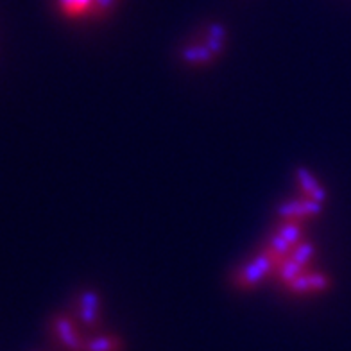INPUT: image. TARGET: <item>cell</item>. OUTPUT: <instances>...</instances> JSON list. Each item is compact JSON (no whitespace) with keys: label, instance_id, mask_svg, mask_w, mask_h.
Listing matches in <instances>:
<instances>
[{"label":"cell","instance_id":"obj_11","mask_svg":"<svg viewBox=\"0 0 351 351\" xmlns=\"http://www.w3.org/2000/svg\"><path fill=\"white\" fill-rule=\"evenodd\" d=\"M292 250H294V247H292L280 233H276V231L269 237V241L263 245V251L269 254H273L274 258L280 260V262H282L283 258H287V256L292 253Z\"/></svg>","mask_w":351,"mask_h":351},{"label":"cell","instance_id":"obj_10","mask_svg":"<svg viewBox=\"0 0 351 351\" xmlns=\"http://www.w3.org/2000/svg\"><path fill=\"white\" fill-rule=\"evenodd\" d=\"M226 27L221 25V23H212L208 27V33H206V42L204 45L208 47L210 51L215 54L217 58L222 51H224V47H226Z\"/></svg>","mask_w":351,"mask_h":351},{"label":"cell","instance_id":"obj_1","mask_svg":"<svg viewBox=\"0 0 351 351\" xmlns=\"http://www.w3.org/2000/svg\"><path fill=\"white\" fill-rule=\"evenodd\" d=\"M278 265H280V260L262 250L245 265L237 269L233 278H231V283L239 291H250L254 285H258L263 278L269 276L271 273H276Z\"/></svg>","mask_w":351,"mask_h":351},{"label":"cell","instance_id":"obj_9","mask_svg":"<svg viewBox=\"0 0 351 351\" xmlns=\"http://www.w3.org/2000/svg\"><path fill=\"white\" fill-rule=\"evenodd\" d=\"M276 233H280L292 247H296L300 242L305 241V222L283 221L280 222Z\"/></svg>","mask_w":351,"mask_h":351},{"label":"cell","instance_id":"obj_13","mask_svg":"<svg viewBox=\"0 0 351 351\" xmlns=\"http://www.w3.org/2000/svg\"><path fill=\"white\" fill-rule=\"evenodd\" d=\"M292 260H296V262L303 263V265H308L310 260L315 256V245L312 242H300V244L292 250V253L289 254Z\"/></svg>","mask_w":351,"mask_h":351},{"label":"cell","instance_id":"obj_15","mask_svg":"<svg viewBox=\"0 0 351 351\" xmlns=\"http://www.w3.org/2000/svg\"><path fill=\"white\" fill-rule=\"evenodd\" d=\"M117 0H95V4H93V10L97 14H104L106 11H110L113 8Z\"/></svg>","mask_w":351,"mask_h":351},{"label":"cell","instance_id":"obj_8","mask_svg":"<svg viewBox=\"0 0 351 351\" xmlns=\"http://www.w3.org/2000/svg\"><path fill=\"white\" fill-rule=\"evenodd\" d=\"M305 271L306 265L296 262V260H292L291 256H287V258H283L282 262H280V265L276 267V276L278 280L287 287L289 283L294 282L298 276H301V274L305 273Z\"/></svg>","mask_w":351,"mask_h":351},{"label":"cell","instance_id":"obj_6","mask_svg":"<svg viewBox=\"0 0 351 351\" xmlns=\"http://www.w3.org/2000/svg\"><path fill=\"white\" fill-rule=\"evenodd\" d=\"M81 321L86 326L97 324L101 321V298L97 292L86 291L81 296V314H79Z\"/></svg>","mask_w":351,"mask_h":351},{"label":"cell","instance_id":"obj_2","mask_svg":"<svg viewBox=\"0 0 351 351\" xmlns=\"http://www.w3.org/2000/svg\"><path fill=\"white\" fill-rule=\"evenodd\" d=\"M323 206L324 204L317 203V201H312V199H306V197L294 199V201L283 203L282 206L278 208L276 215L278 219H280V222L283 221L305 222L323 212Z\"/></svg>","mask_w":351,"mask_h":351},{"label":"cell","instance_id":"obj_3","mask_svg":"<svg viewBox=\"0 0 351 351\" xmlns=\"http://www.w3.org/2000/svg\"><path fill=\"white\" fill-rule=\"evenodd\" d=\"M287 289L294 294H310V292H326L332 289V278L323 273H305L298 276Z\"/></svg>","mask_w":351,"mask_h":351},{"label":"cell","instance_id":"obj_7","mask_svg":"<svg viewBox=\"0 0 351 351\" xmlns=\"http://www.w3.org/2000/svg\"><path fill=\"white\" fill-rule=\"evenodd\" d=\"M181 60L189 63V65H208V63L215 61V54L204 43L203 45L194 43V45L185 47L181 51Z\"/></svg>","mask_w":351,"mask_h":351},{"label":"cell","instance_id":"obj_12","mask_svg":"<svg viewBox=\"0 0 351 351\" xmlns=\"http://www.w3.org/2000/svg\"><path fill=\"white\" fill-rule=\"evenodd\" d=\"M122 344L117 337L110 335H101V337H93L84 344L83 351H121Z\"/></svg>","mask_w":351,"mask_h":351},{"label":"cell","instance_id":"obj_4","mask_svg":"<svg viewBox=\"0 0 351 351\" xmlns=\"http://www.w3.org/2000/svg\"><path fill=\"white\" fill-rule=\"evenodd\" d=\"M54 333L60 344L69 351H83L84 339L75 330L72 319L69 315H58L54 321Z\"/></svg>","mask_w":351,"mask_h":351},{"label":"cell","instance_id":"obj_5","mask_svg":"<svg viewBox=\"0 0 351 351\" xmlns=\"http://www.w3.org/2000/svg\"><path fill=\"white\" fill-rule=\"evenodd\" d=\"M296 180L298 185H300L301 192L306 199H312V201H317V203L324 204L328 201V194L323 186L319 185V181L315 180L312 172H308L306 169H298L296 171Z\"/></svg>","mask_w":351,"mask_h":351},{"label":"cell","instance_id":"obj_14","mask_svg":"<svg viewBox=\"0 0 351 351\" xmlns=\"http://www.w3.org/2000/svg\"><path fill=\"white\" fill-rule=\"evenodd\" d=\"M90 4V0H60L61 10L69 14H77Z\"/></svg>","mask_w":351,"mask_h":351}]
</instances>
